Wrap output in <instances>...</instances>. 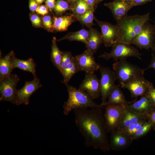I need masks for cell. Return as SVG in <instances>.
Returning a JSON list of instances; mask_svg holds the SVG:
<instances>
[{
	"label": "cell",
	"instance_id": "obj_33",
	"mask_svg": "<svg viewBox=\"0 0 155 155\" xmlns=\"http://www.w3.org/2000/svg\"><path fill=\"white\" fill-rule=\"evenodd\" d=\"M42 24L48 31L52 32L54 30L53 19L50 15L43 16L42 18Z\"/></svg>",
	"mask_w": 155,
	"mask_h": 155
},
{
	"label": "cell",
	"instance_id": "obj_45",
	"mask_svg": "<svg viewBox=\"0 0 155 155\" xmlns=\"http://www.w3.org/2000/svg\"><path fill=\"white\" fill-rule=\"evenodd\" d=\"M69 0V1L73 3H74L77 2L78 1V0Z\"/></svg>",
	"mask_w": 155,
	"mask_h": 155
},
{
	"label": "cell",
	"instance_id": "obj_6",
	"mask_svg": "<svg viewBox=\"0 0 155 155\" xmlns=\"http://www.w3.org/2000/svg\"><path fill=\"white\" fill-rule=\"evenodd\" d=\"M20 79L16 74H11L0 81V101L16 104V87Z\"/></svg>",
	"mask_w": 155,
	"mask_h": 155
},
{
	"label": "cell",
	"instance_id": "obj_40",
	"mask_svg": "<svg viewBox=\"0 0 155 155\" xmlns=\"http://www.w3.org/2000/svg\"><path fill=\"white\" fill-rule=\"evenodd\" d=\"M150 69H153L155 70V55L152 54V57L150 63L148 67L144 69V70H146Z\"/></svg>",
	"mask_w": 155,
	"mask_h": 155
},
{
	"label": "cell",
	"instance_id": "obj_24",
	"mask_svg": "<svg viewBox=\"0 0 155 155\" xmlns=\"http://www.w3.org/2000/svg\"><path fill=\"white\" fill-rule=\"evenodd\" d=\"M79 71L75 57L72 61L63 68L60 71L63 77L62 82L66 86L72 77L77 72Z\"/></svg>",
	"mask_w": 155,
	"mask_h": 155
},
{
	"label": "cell",
	"instance_id": "obj_23",
	"mask_svg": "<svg viewBox=\"0 0 155 155\" xmlns=\"http://www.w3.org/2000/svg\"><path fill=\"white\" fill-rule=\"evenodd\" d=\"M13 52L11 51L4 57H0V81L9 76L13 69L11 60Z\"/></svg>",
	"mask_w": 155,
	"mask_h": 155
},
{
	"label": "cell",
	"instance_id": "obj_38",
	"mask_svg": "<svg viewBox=\"0 0 155 155\" xmlns=\"http://www.w3.org/2000/svg\"><path fill=\"white\" fill-rule=\"evenodd\" d=\"M55 0H46L45 3L47 7L52 11L54 9L55 4Z\"/></svg>",
	"mask_w": 155,
	"mask_h": 155
},
{
	"label": "cell",
	"instance_id": "obj_7",
	"mask_svg": "<svg viewBox=\"0 0 155 155\" xmlns=\"http://www.w3.org/2000/svg\"><path fill=\"white\" fill-rule=\"evenodd\" d=\"M105 106L104 117L107 131L111 133L118 127L126 105H109Z\"/></svg>",
	"mask_w": 155,
	"mask_h": 155
},
{
	"label": "cell",
	"instance_id": "obj_1",
	"mask_svg": "<svg viewBox=\"0 0 155 155\" xmlns=\"http://www.w3.org/2000/svg\"><path fill=\"white\" fill-rule=\"evenodd\" d=\"M102 107L75 109V121L85 139V145L104 152L110 150Z\"/></svg>",
	"mask_w": 155,
	"mask_h": 155
},
{
	"label": "cell",
	"instance_id": "obj_15",
	"mask_svg": "<svg viewBox=\"0 0 155 155\" xmlns=\"http://www.w3.org/2000/svg\"><path fill=\"white\" fill-rule=\"evenodd\" d=\"M126 107L137 113L148 116L154 108L148 97L146 94L141 96L140 99L132 103H128Z\"/></svg>",
	"mask_w": 155,
	"mask_h": 155
},
{
	"label": "cell",
	"instance_id": "obj_46",
	"mask_svg": "<svg viewBox=\"0 0 155 155\" xmlns=\"http://www.w3.org/2000/svg\"><path fill=\"white\" fill-rule=\"evenodd\" d=\"M102 0H99V1H102Z\"/></svg>",
	"mask_w": 155,
	"mask_h": 155
},
{
	"label": "cell",
	"instance_id": "obj_9",
	"mask_svg": "<svg viewBox=\"0 0 155 155\" xmlns=\"http://www.w3.org/2000/svg\"><path fill=\"white\" fill-rule=\"evenodd\" d=\"M154 25L148 21L144 24L140 33L136 37L131 44L141 49L149 50L151 49L154 39Z\"/></svg>",
	"mask_w": 155,
	"mask_h": 155
},
{
	"label": "cell",
	"instance_id": "obj_30",
	"mask_svg": "<svg viewBox=\"0 0 155 155\" xmlns=\"http://www.w3.org/2000/svg\"><path fill=\"white\" fill-rule=\"evenodd\" d=\"M89 9H92L83 0H78L72 11V14L75 16H77L84 13Z\"/></svg>",
	"mask_w": 155,
	"mask_h": 155
},
{
	"label": "cell",
	"instance_id": "obj_44",
	"mask_svg": "<svg viewBox=\"0 0 155 155\" xmlns=\"http://www.w3.org/2000/svg\"><path fill=\"white\" fill-rule=\"evenodd\" d=\"M37 3L40 4L42 3L44 0H35Z\"/></svg>",
	"mask_w": 155,
	"mask_h": 155
},
{
	"label": "cell",
	"instance_id": "obj_14",
	"mask_svg": "<svg viewBox=\"0 0 155 155\" xmlns=\"http://www.w3.org/2000/svg\"><path fill=\"white\" fill-rule=\"evenodd\" d=\"M75 57L79 71L94 73L99 69L100 67L95 61L93 54L88 49L82 54L76 55Z\"/></svg>",
	"mask_w": 155,
	"mask_h": 155
},
{
	"label": "cell",
	"instance_id": "obj_8",
	"mask_svg": "<svg viewBox=\"0 0 155 155\" xmlns=\"http://www.w3.org/2000/svg\"><path fill=\"white\" fill-rule=\"evenodd\" d=\"M99 69L101 74L100 81L102 100L100 105L102 107L115 85V82L116 79L114 71L104 67H100Z\"/></svg>",
	"mask_w": 155,
	"mask_h": 155
},
{
	"label": "cell",
	"instance_id": "obj_35",
	"mask_svg": "<svg viewBox=\"0 0 155 155\" xmlns=\"http://www.w3.org/2000/svg\"><path fill=\"white\" fill-rule=\"evenodd\" d=\"M30 18L33 26L37 27H40L42 26V20L38 15L35 13L31 14Z\"/></svg>",
	"mask_w": 155,
	"mask_h": 155
},
{
	"label": "cell",
	"instance_id": "obj_4",
	"mask_svg": "<svg viewBox=\"0 0 155 155\" xmlns=\"http://www.w3.org/2000/svg\"><path fill=\"white\" fill-rule=\"evenodd\" d=\"M116 80L120 84L126 83L144 76V69L132 64L126 59L119 60L113 65Z\"/></svg>",
	"mask_w": 155,
	"mask_h": 155
},
{
	"label": "cell",
	"instance_id": "obj_37",
	"mask_svg": "<svg viewBox=\"0 0 155 155\" xmlns=\"http://www.w3.org/2000/svg\"><path fill=\"white\" fill-rule=\"evenodd\" d=\"M38 4L35 0H30L29 2L30 10L33 12L35 11L38 6Z\"/></svg>",
	"mask_w": 155,
	"mask_h": 155
},
{
	"label": "cell",
	"instance_id": "obj_10",
	"mask_svg": "<svg viewBox=\"0 0 155 155\" xmlns=\"http://www.w3.org/2000/svg\"><path fill=\"white\" fill-rule=\"evenodd\" d=\"M42 86L40 80L37 77L31 81H26L22 88L17 90L16 104H28L30 96Z\"/></svg>",
	"mask_w": 155,
	"mask_h": 155
},
{
	"label": "cell",
	"instance_id": "obj_12",
	"mask_svg": "<svg viewBox=\"0 0 155 155\" xmlns=\"http://www.w3.org/2000/svg\"><path fill=\"white\" fill-rule=\"evenodd\" d=\"M79 89L87 94L93 100L96 99L100 94V80L94 73H86Z\"/></svg>",
	"mask_w": 155,
	"mask_h": 155
},
{
	"label": "cell",
	"instance_id": "obj_48",
	"mask_svg": "<svg viewBox=\"0 0 155 155\" xmlns=\"http://www.w3.org/2000/svg\"></svg>",
	"mask_w": 155,
	"mask_h": 155
},
{
	"label": "cell",
	"instance_id": "obj_39",
	"mask_svg": "<svg viewBox=\"0 0 155 155\" xmlns=\"http://www.w3.org/2000/svg\"><path fill=\"white\" fill-rule=\"evenodd\" d=\"M148 119L149 121L153 125L155 124V107L151 111L148 116Z\"/></svg>",
	"mask_w": 155,
	"mask_h": 155
},
{
	"label": "cell",
	"instance_id": "obj_31",
	"mask_svg": "<svg viewBox=\"0 0 155 155\" xmlns=\"http://www.w3.org/2000/svg\"><path fill=\"white\" fill-rule=\"evenodd\" d=\"M148 120V118L143 119L131 124L126 129L123 130L128 135L130 136L142 127Z\"/></svg>",
	"mask_w": 155,
	"mask_h": 155
},
{
	"label": "cell",
	"instance_id": "obj_43",
	"mask_svg": "<svg viewBox=\"0 0 155 155\" xmlns=\"http://www.w3.org/2000/svg\"><path fill=\"white\" fill-rule=\"evenodd\" d=\"M153 25L154 28L155 36L154 43L151 49L153 51L155 52V22H154V24Z\"/></svg>",
	"mask_w": 155,
	"mask_h": 155
},
{
	"label": "cell",
	"instance_id": "obj_41",
	"mask_svg": "<svg viewBox=\"0 0 155 155\" xmlns=\"http://www.w3.org/2000/svg\"><path fill=\"white\" fill-rule=\"evenodd\" d=\"M151 0H131L130 1L132 6L144 3Z\"/></svg>",
	"mask_w": 155,
	"mask_h": 155
},
{
	"label": "cell",
	"instance_id": "obj_36",
	"mask_svg": "<svg viewBox=\"0 0 155 155\" xmlns=\"http://www.w3.org/2000/svg\"><path fill=\"white\" fill-rule=\"evenodd\" d=\"M48 8L44 5L38 6L36 10L37 13L43 16L46 15L48 13Z\"/></svg>",
	"mask_w": 155,
	"mask_h": 155
},
{
	"label": "cell",
	"instance_id": "obj_34",
	"mask_svg": "<svg viewBox=\"0 0 155 155\" xmlns=\"http://www.w3.org/2000/svg\"><path fill=\"white\" fill-rule=\"evenodd\" d=\"M73 57L71 53L69 52L64 51L63 52V55L62 60L60 66V70H61L69 64L73 60Z\"/></svg>",
	"mask_w": 155,
	"mask_h": 155
},
{
	"label": "cell",
	"instance_id": "obj_22",
	"mask_svg": "<svg viewBox=\"0 0 155 155\" xmlns=\"http://www.w3.org/2000/svg\"><path fill=\"white\" fill-rule=\"evenodd\" d=\"M104 106L109 105H126L129 102L127 101L124 96L119 85H115L108 97Z\"/></svg>",
	"mask_w": 155,
	"mask_h": 155
},
{
	"label": "cell",
	"instance_id": "obj_2",
	"mask_svg": "<svg viewBox=\"0 0 155 155\" xmlns=\"http://www.w3.org/2000/svg\"><path fill=\"white\" fill-rule=\"evenodd\" d=\"M150 13L128 16L117 21L118 42L131 44L140 33L145 24L150 20Z\"/></svg>",
	"mask_w": 155,
	"mask_h": 155
},
{
	"label": "cell",
	"instance_id": "obj_26",
	"mask_svg": "<svg viewBox=\"0 0 155 155\" xmlns=\"http://www.w3.org/2000/svg\"><path fill=\"white\" fill-rule=\"evenodd\" d=\"M63 52L59 49L57 44V39L53 37L52 42L51 60L54 65L59 70H60Z\"/></svg>",
	"mask_w": 155,
	"mask_h": 155
},
{
	"label": "cell",
	"instance_id": "obj_25",
	"mask_svg": "<svg viewBox=\"0 0 155 155\" xmlns=\"http://www.w3.org/2000/svg\"><path fill=\"white\" fill-rule=\"evenodd\" d=\"M89 31L84 29L75 32L68 33L64 37L57 41L67 40L70 41H77L82 42L86 44L89 36Z\"/></svg>",
	"mask_w": 155,
	"mask_h": 155
},
{
	"label": "cell",
	"instance_id": "obj_47",
	"mask_svg": "<svg viewBox=\"0 0 155 155\" xmlns=\"http://www.w3.org/2000/svg\"><path fill=\"white\" fill-rule=\"evenodd\" d=\"M129 0V1H131V0Z\"/></svg>",
	"mask_w": 155,
	"mask_h": 155
},
{
	"label": "cell",
	"instance_id": "obj_29",
	"mask_svg": "<svg viewBox=\"0 0 155 155\" xmlns=\"http://www.w3.org/2000/svg\"><path fill=\"white\" fill-rule=\"evenodd\" d=\"M153 125V124L148 120L142 127L130 137L134 140L144 136L149 131Z\"/></svg>",
	"mask_w": 155,
	"mask_h": 155
},
{
	"label": "cell",
	"instance_id": "obj_18",
	"mask_svg": "<svg viewBox=\"0 0 155 155\" xmlns=\"http://www.w3.org/2000/svg\"><path fill=\"white\" fill-rule=\"evenodd\" d=\"M13 68H17L23 71L31 73L34 78L37 77L36 74V63L34 60L30 58L27 60H24L16 57L13 52L11 57Z\"/></svg>",
	"mask_w": 155,
	"mask_h": 155
},
{
	"label": "cell",
	"instance_id": "obj_32",
	"mask_svg": "<svg viewBox=\"0 0 155 155\" xmlns=\"http://www.w3.org/2000/svg\"><path fill=\"white\" fill-rule=\"evenodd\" d=\"M146 83L147 87V91L146 94L149 98L154 107H155V88L152 83L146 80Z\"/></svg>",
	"mask_w": 155,
	"mask_h": 155
},
{
	"label": "cell",
	"instance_id": "obj_28",
	"mask_svg": "<svg viewBox=\"0 0 155 155\" xmlns=\"http://www.w3.org/2000/svg\"><path fill=\"white\" fill-rule=\"evenodd\" d=\"M73 7L64 0H57L55 2L54 10L55 13L60 15L69 10H73Z\"/></svg>",
	"mask_w": 155,
	"mask_h": 155
},
{
	"label": "cell",
	"instance_id": "obj_13",
	"mask_svg": "<svg viewBox=\"0 0 155 155\" xmlns=\"http://www.w3.org/2000/svg\"><path fill=\"white\" fill-rule=\"evenodd\" d=\"M109 146L110 149L121 150L128 147L133 140L124 130L118 128L111 133Z\"/></svg>",
	"mask_w": 155,
	"mask_h": 155
},
{
	"label": "cell",
	"instance_id": "obj_17",
	"mask_svg": "<svg viewBox=\"0 0 155 155\" xmlns=\"http://www.w3.org/2000/svg\"><path fill=\"white\" fill-rule=\"evenodd\" d=\"M146 79L144 76L126 83L120 84L121 86L128 90L132 97L137 98L145 94L147 91Z\"/></svg>",
	"mask_w": 155,
	"mask_h": 155
},
{
	"label": "cell",
	"instance_id": "obj_19",
	"mask_svg": "<svg viewBox=\"0 0 155 155\" xmlns=\"http://www.w3.org/2000/svg\"><path fill=\"white\" fill-rule=\"evenodd\" d=\"M146 118H148V116L132 111L126 107L118 128L124 129L131 124Z\"/></svg>",
	"mask_w": 155,
	"mask_h": 155
},
{
	"label": "cell",
	"instance_id": "obj_5",
	"mask_svg": "<svg viewBox=\"0 0 155 155\" xmlns=\"http://www.w3.org/2000/svg\"><path fill=\"white\" fill-rule=\"evenodd\" d=\"M109 53L105 52L99 56L107 60L113 59L116 61L121 59H126L130 57H136L141 59L142 55L139 51L131 44L118 42L112 47Z\"/></svg>",
	"mask_w": 155,
	"mask_h": 155
},
{
	"label": "cell",
	"instance_id": "obj_20",
	"mask_svg": "<svg viewBox=\"0 0 155 155\" xmlns=\"http://www.w3.org/2000/svg\"><path fill=\"white\" fill-rule=\"evenodd\" d=\"M77 21L72 13L60 16H54L53 18L54 30L58 32L66 31L69 27Z\"/></svg>",
	"mask_w": 155,
	"mask_h": 155
},
{
	"label": "cell",
	"instance_id": "obj_16",
	"mask_svg": "<svg viewBox=\"0 0 155 155\" xmlns=\"http://www.w3.org/2000/svg\"><path fill=\"white\" fill-rule=\"evenodd\" d=\"M128 0H116L107 4L113 16L117 21H119L126 16L128 11L133 6Z\"/></svg>",
	"mask_w": 155,
	"mask_h": 155
},
{
	"label": "cell",
	"instance_id": "obj_21",
	"mask_svg": "<svg viewBox=\"0 0 155 155\" xmlns=\"http://www.w3.org/2000/svg\"><path fill=\"white\" fill-rule=\"evenodd\" d=\"M102 43H103V40L101 33L95 29L90 28L87 42L86 44L87 49L94 55Z\"/></svg>",
	"mask_w": 155,
	"mask_h": 155
},
{
	"label": "cell",
	"instance_id": "obj_3",
	"mask_svg": "<svg viewBox=\"0 0 155 155\" xmlns=\"http://www.w3.org/2000/svg\"><path fill=\"white\" fill-rule=\"evenodd\" d=\"M68 94L67 100L63 105V113L68 115L72 111L81 108L102 107L94 102L87 94L79 89L68 84L66 86Z\"/></svg>",
	"mask_w": 155,
	"mask_h": 155
},
{
	"label": "cell",
	"instance_id": "obj_27",
	"mask_svg": "<svg viewBox=\"0 0 155 155\" xmlns=\"http://www.w3.org/2000/svg\"><path fill=\"white\" fill-rule=\"evenodd\" d=\"M94 10L89 9L84 13L75 17L77 20L82 24L90 28L94 25L93 22L94 17Z\"/></svg>",
	"mask_w": 155,
	"mask_h": 155
},
{
	"label": "cell",
	"instance_id": "obj_11",
	"mask_svg": "<svg viewBox=\"0 0 155 155\" xmlns=\"http://www.w3.org/2000/svg\"><path fill=\"white\" fill-rule=\"evenodd\" d=\"M94 20L100 27L103 43L106 47H112L117 42L118 36L116 25L98 20L95 16Z\"/></svg>",
	"mask_w": 155,
	"mask_h": 155
},
{
	"label": "cell",
	"instance_id": "obj_42",
	"mask_svg": "<svg viewBox=\"0 0 155 155\" xmlns=\"http://www.w3.org/2000/svg\"><path fill=\"white\" fill-rule=\"evenodd\" d=\"M91 8L94 10V6L97 0H83Z\"/></svg>",
	"mask_w": 155,
	"mask_h": 155
}]
</instances>
